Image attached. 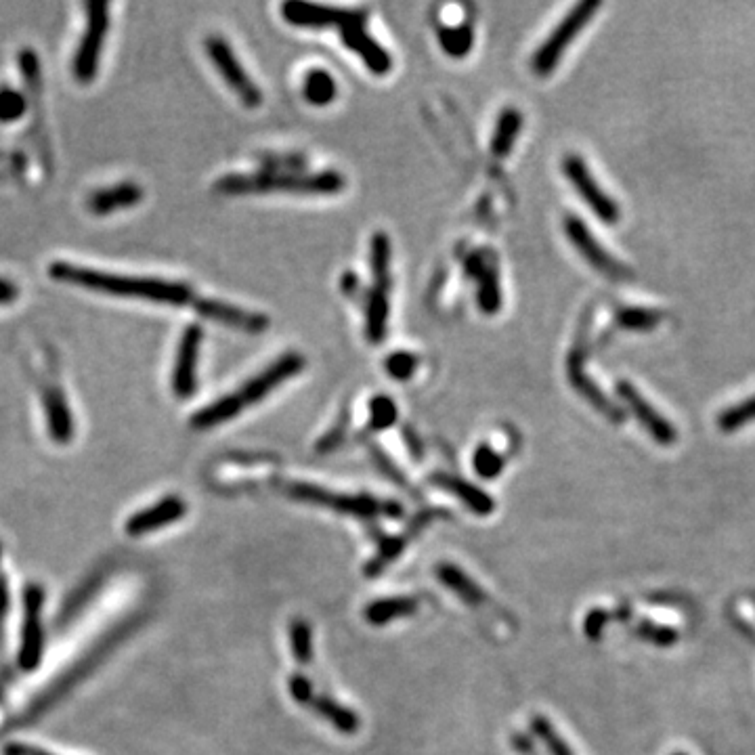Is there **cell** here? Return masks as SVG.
I'll list each match as a JSON object with an SVG mask.
<instances>
[{
	"mask_svg": "<svg viewBox=\"0 0 755 755\" xmlns=\"http://www.w3.org/2000/svg\"><path fill=\"white\" fill-rule=\"evenodd\" d=\"M49 275L57 282L74 284L78 288L95 290L112 296H124V298H143L151 302H160V305H175L185 307L193 305V290L187 284L181 282H166V279L158 277H137V275H116L105 273L89 267H78L72 263L57 261L49 267Z\"/></svg>",
	"mask_w": 755,
	"mask_h": 755,
	"instance_id": "cell-1",
	"label": "cell"
},
{
	"mask_svg": "<svg viewBox=\"0 0 755 755\" xmlns=\"http://www.w3.org/2000/svg\"><path fill=\"white\" fill-rule=\"evenodd\" d=\"M347 185L336 170L326 172H254V175H227L217 181V191L227 196H246V193H315V196H332Z\"/></svg>",
	"mask_w": 755,
	"mask_h": 755,
	"instance_id": "cell-2",
	"label": "cell"
},
{
	"mask_svg": "<svg viewBox=\"0 0 755 755\" xmlns=\"http://www.w3.org/2000/svg\"><path fill=\"white\" fill-rule=\"evenodd\" d=\"M598 9H600L598 0H584V3L575 5L567 13V17L560 21V24L552 30V34L533 53L531 70L535 76L546 78L558 68V63L560 59H563L567 47L577 38V34L590 24Z\"/></svg>",
	"mask_w": 755,
	"mask_h": 755,
	"instance_id": "cell-3",
	"label": "cell"
},
{
	"mask_svg": "<svg viewBox=\"0 0 755 755\" xmlns=\"http://www.w3.org/2000/svg\"><path fill=\"white\" fill-rule=\"evenodd\" d=\"M86 13H89V19H86V28L74 55V76L89 84L99 72L105 36L110 30V5L93 0L86 5Z\"/></svg>",
	"mask_w": 755,
	"mask_h": 755,
	"instance_id": "cell-4",
	"label": "cell"
},
{
	"mask_svg": "<svg viewBox=\"0 0 755 755\" xmlns=\"http://www.w3.org/2000/svg\"><path fill=\"white\" fill-rule=\"evenodd\" d=\"M288 493L294 500L311 502L317 506H326L342 514H355V516H376V514H399L401 508L395 502H378L368 495H344V493H332L328 489H321L307 483H294L288 487Z\"/></svg>",
	"mask_w": 755,
	"mask_h": 755,
	"instance_id": "cell-5",
	"label": "cell"
},
{
	"mask_svg": "<svg viewBox=\"0 0 755 755\" xmlns=\"http://www.w3.org/2000/svg\"><path fill=\"white\" fill-rule=\"evenodd\" d=\"M305 365H307V359L294 351L277 357L269 368H265L261 374H256L252 380H248L240 391L231 393L235 407L240 409V414H242L246 407L256 405L258 401H263L267 395H271L279 384H284L286 380L300 374L302 370H305Z\"/></svg>",
	"mask_w": 755,
	"mask_h": 755,
	"instance_id": "cell-6",
	"label": "cell"
},
{
	"mask_svg": "<svg viewBox=\"0 0 755 755\" xmlns=\"http://www.w3.org/2000/svg\"><path fill=\"white\" fill-rule=\"evenodd\" d=\"M365 21H368V13L365 11H349L338 26L340 38L344 47L353 51L372 74L386 76L393 68V59L380 47V42L368 32V28H365Z\"/></svg>",
	"mask_w": 755,
	"mask_h": 755,
	"instance_id": "cell-7",
	"label": "cell"
},
{
	"mask_svg": "<svg viewBox=\"0 0 755 755\" xmlns=\"http://www.w3.org/2000/svg\"><path fill=\"white\" fill-rule=\"evenodd\" d=\"M563 227H565L569 242L577 248V252L581 256H584V261L594 267V271H598L600 275L609 277V279H615V282H621V279H630L634 275L630 267H625L623 263L617 261L615 256H611V252L596 240L594 233L590 231V227L579 217H575V214H569V217H565Z\"/></svg>",
	"mask_w": 755,
	"mask_h": 755,
	"instance_id": "cell-8",
	"label": "cell"
},
{
	"mask_svg": "<svg viewBox=\"0 0 755 755\" xmlns=\"http://www.w3.org/2000/svg\"><path fill=\"white\" fill-rule=\"evenodd\" d=\"M206 53L214 63V68L219 70V74L229 84V89L242 99L246 107H258L263 103L261 89H258L256 82L246 74L240 59L235 57L233 49L221 36H210L206 40Z\"/></svg>",
	"mask_w": 755,
	"mask_h": 755,
	"instance_id": "cell-9",
	"label": "cell"
},
{
	"mask_svg": "<svg viewBox=\"0 0 755 755\" xmlns=\"http://www.w3.org/2000/svg\"><path fill=\"white\" fill-rule=\"evenodd\" d=\"M563 172H565V177L569 179V183L575 187V191L581 196V200H584L590 206V210L596 214V217L602 223L615 225L619 221L617 202L598 185V181L594 179V175H592L584 160H581L575 154L565 156Z\"/></svg>",
	"mask_w": 755,
	"mask_h": 755,
	"instance_id": "cell-10",
	"label": "cell"
},
{
	"mask_svg": "<svg viewBox=\"0 0 755 755\" xmlns=\"http://www.w3.org/2000/svg\"><path fill=\"white\" fill-rule=\"evenodd\" d=\"M42 604H45V592H42V588L28 586L24 594V625H21V644L17 655V663L24 672L36 670L42 659V646H45Z\"/></svg>",
	"mask_w": 755,
	"mask_h": 755,
	"instance_id": "cell-11",
	"label": "cell"
},
{
	"mask_svg": "<svg viewBox=\"0 0 755 755\" xmlns=\"http://www.w3.org/2000/svg\"><path fill=\"white\" fill-rule=\"evenodd\" d=\"M615 393L657 445L672 447L678 441L676 426L670 420H667L663 414H659L657 409L640 395V391L632 382L619 380L615 384Z\"/></svg>",
	"mask_w": 755,
	"mask_h": 755,
	"instance_id": "cell-12",
	"label": "cell"
},
{
	"mask_svg": "<svg viewBox=\"0 0 755 755\" xmlns=\"http://www.w3.org/2000/svg\"><path fill=\"white\" fill-rule=\"evenodd\" d=\"M567 378L571 382V386L575 388V391L584 397L598 414H602L604 418H609V422L613 424H623L625 420V412L623 407L619 403H615L607 393L602 391V388L598 386V382L586 372V365H584V353H581L579 347H575L571 353H569V359H567Z\"/></svg>",
	"mask_w": 755,
	"mask_h": 755,
	"instance_id": "cell-13",
	"label": "cell"
},
{
	"mask_svg": "<svg viewBox=\"0 0 755 755\" xmlns=\"http://www.w3.org/2000/svg\"><path fill=\"white\" fill-rule=\"evenodd\" d=\"M202 340H204V330L200 326L185 328L181 336L177 359H175V372H172V391H175V395L181 399H189L198 388L196 368H198Z\"/></svg>",
	"mask_w": 755,
	"mask_h": 755,
	"instance_id": "cell-14",
	"label": "cell"
},
{
	"mask_svg": "<svg viewBox=\"0 0 755 755\" xmlns=\"http://www.w3.org/2000/svg\"><path fill=\"white\" fill-rule=\"evenodd\" d=\"M193 309L210 321L223 323V326L227 328H235L246 334H261L269 328V319L265 315L227 305V302H221V300L202 298L193 302Z\"/></svg>",
	"mask_w": 755,
	"mask_h": 755,
	"instance_id": "cell-15",
	"label": "cell"
},
{
	"mask_svg": "<svg viewBox=\"0 0 755 755\" xmlns=\"http://www.w3.org/2000/svg\"><path fill=\"white\" fill-rule=\"evenodd\" d=\"M187 514V504L179 498V495H168V498L160 500L156 506H149L137 514H133L131 519L126 521V533L131 537H141L147 533L160 531L168 525H175L181 521Z\"/></svg>",
	"mask_w": 755,
	"mask_h": 755,
	"instance_id": "cell-16",
	"label": "cell"
},
{
	"mask_svg": "<svg viewBox=\"0 0 755 755\" xmlns=\"http://www.w3.org/2000/svg\"><path fill=\"white\" fill-rule=\"evenodd\" d=\"M42 407H45L51 439L59 445H68L74 439V416L66 395H63L57 384L45 386V391H42Z\"/></svg>",
	"mask_w": 755,
	"mask_h": 755,
	"instance_id": "cell-17",
	"label": "cell"
},
{
	"mask_svg": "<svg viewBox=\"0 0 755 755\" xmlns=\"http://www.w3.org/2000/svg\"><path fill=\"white\" fill-rule=\"evenodd\" d=\"M347 13L349 9L298 3V0L282 5L284 19L296 28H338Z\"/></svg>",
	"mask_w": 755,
	"mask_h": 755,
	"instance_id": "cell-18",
	"label": "cell"
},
{
	"mask_svg": "<svg viewBox=\"0 0 755 755\" xmlns=\"http://www.w3.org/2000/svg\"><path fill=\"white\" fill-rule=\"evenodd\" d=\"M466 273L479 282V307L487 315H495L502 309V290L498 271L493 265L485 263V258L474 254L468 258Z\"/></svg>",
	"mask_w": 755,
	"mask_h": 755,
	"instance_id": "cell-19",
	"label": "cell"
},
{
	"mask_svg": "<svg viewBox=\"0 0 755 755\" xmlns=\"http://www.w3.org/2000/svg\"><path fill=\"white\" fill-rule=\"evenodd\" d=\"M433 483L449 493L456 495V498L460 502H464L466 508H470L474 514H491L493 508H495V502L491 495H487L485 491H481L479 487H474L466 481H462L460 477H453V474H447V472H437L433 477Z\"/></svg>",
	"mask_w": 755,
	"mask_h": 755,
	"instance_id": "cell-20",
	"label": "cell"
},
{
	"mask_svg": "<svg viewBox=\"0 0 755 755\" xmlns=\"http://www.w3.org/2000/svg\"><path fill=\"white\" fill-rule=\"evenodd\" d=\"M143 200V189L137 183H120L107 189L95 191L89 206L95 214H112L116 210L133 208Z\"/></svg>",
	"mask_w": 755,
	"mask_h": 755,
	"instance_id": "cell-21",
	"label": "cell"
},
{
	"mask_svg": "<svg viewBox=\"0 0 755 755\" xmlns=\"http://www.w3.org/2000/svg\"><path fill=\"white\" fill-rule=\"evenodd\" d=\"M388 294L391 290L372 286L368 300H365V336L372 344H380L388 332V315H391Z\"/></svg>",
	"mask_w": 755,
	"mask_h": 755,
	"instance_id": "cell-22",
	"label": "cell"
},
{
	"mask_svg": "<svg viewBox=\"0 0 755 755\" xmlns=\"http://www.w3.org/2000/svg\"><path fill=\"white\" fill-rule=\"evenodd\" d=\"M523 131V114L516 107H506L500 114L491 137V151L495 158H508L510 151Z\"/></svg>",
	"mask_w": 755,
	"mask_h": 755,
	"instance_id": "cell-23",
	"label": "cell"
},
{
	"mask_svg": "<svg viewBox=\"0 0 755 755\" xmlns=\"http://www.w3.org/2000/svg\"><path fill=\"white\" fill-rule=\"evenodd\" d=\"M418 600L407 596H395V598H382L372 602L368 609L363 611V617L372 625H386L399 617H409L418 611Z\"/></svg>",
	"mask_w": 755,
	"mask_h": 755,
	"instance_id": "cell-24",
	"label": "cell"
},
{
	"mask_svg": "<svg viewBox=\"0 0 755 755\" xmlns=\"http://www.w3.org/2000/svg\"><path fill=\"white\" fill-rule=\"evenodd\" d=\"M309 707L315 711L317 716H321L323 720H328L336 730L344 732V735H355V732L361 726L359 716L355 714L353 709H347V707L340 705L338 701H334L328 695L313 697V701H311Z\"/></svg>",
	"mask_w": 755,
	"mask_h": 755,
	"instance_id": "cell-25",
	"label": "cell"
},
{
	"mask_svg": "<svg viewBox=\"0 0 755 755\" xmlns=\"http://www.w3.org/2000/svg\"><path fill=\"white\" fill-rule=\"evenodd\" d=\"M435 575L441 579V584L445 588H449L453 594H458L464 602L470 604V607H479V604L487 600L485 592L456 565H439Z\"/></svg>",
	"mask_w": 755,
	"mask_h": 755,
	"instance_id": "cell-26",
	"label": "cell"
},
{
	"mask_svg": "<svg viewBox=\"0 0 755 755\" xmlns=\"http://www.w3.org/2000/svg\"><path fill=\"white\" fill-rule=\"evenodd\" d=\"M391 261H393V246L391 237L378 231L370 242V265H372V279L376 288L391 290Z\"/></svg>",
	"mask_w": 755,
	"mask_h": 755,
	"instance_id": "cell-27",
	"label": "cell"
},
{
	"mask_svg": "<svg viewBox=\"0 0 755 755\" xmlns=\"http://www.w3.org/2000/svg\"><path fill=\"white\" fill-rule=\"evenodd\" d=\"M338 95L336 80L326 70H311L302 82V97L315 107L330 105Z\"/></svg>",
	"mask_w": 755,
	"mask_h": 755,
	"instance_id": "cell-28",
	"label": "cell"
},
{
	"mask_svg": "<svg viewBox=\"0 0 755 755\" xmlns=\"http://www.w3.org/2000/svg\"><path fill=\"white\" fill-rule=\"evenodd\" d=\"M663 321V313L646 307H621L615 313V323L623 330L651 332Z\"/></svg>",
	"mask_w": 755,
	"mask_h": 755,
	"instance_id": "cell-29",
	"label": "cell"
},
{
	"mask_svg": "<svg viewBox=\"0 0 755 755\" xmlns=\"http://www.w3.org/2000/svg\"><path fill=\"white\" fill-rule=\"evenodd\" d=\"M755 422V395L732 405L718 416V428L722 433H735V430Z\"/></svg>",
	"mask_w": 755,
	"mask_h": 755,
	"instance_id": "cell-30",
	"label": "cell"
},
{
	"mask_svg": "<svg viewBox=\"0 0 755 755\" xmlns=\"http://www.w3.org/2000/svg\"><path fill=\"white\" fill-rule=\"evenodd\" d=\"M439 42L449 57H464L474 45V32L470 26L439 28Z\"/></svg>",
	"mask_w": 755,
	"mask_h": 755,
	"instance_id": "cell-31",
	"label": "cell"
},
{
	"mask_svg": "<svg viewBox=\"0 0 755 755\" xmlns=\"http://www.w3.org/2000/svg\"><path fill=\"white\" fill-rule=\"evenodd\" d=\"M292 653L298 663H309L313 659V632L305 619H296L290 628Z\"/></svg>",
	"mask_w": 755,
	"mask_h": 755,
	"instance_id": "cell-32",
	"label": "cell"
},
{
	"mask_svg": "<svg viewBox=\"0 0 755 755\" xmlns=\"http://www.w3.org/2000/svg\"><path fill=\"white\" fill-rule=\"evenodd\" d=\"M472 466H474V470H477L479 477L495 479L502 474V470L506 466V458L502 456V453L491 449L489 445H481L477 451H474Z\"/></svg>",
	"mask_w": 755,
	"mask_h": 755,
	"instance_id": "cell-33",
	"label": "cell"
},
{
	"mask_svg": "<svg viewBox=\"0 0 755 755\" xmlns=\"http://www.w3.org/2000/svg\"><path fill=\"white\" fill-rule=\"evenodd\" d=\"M531 730L535 732L537 739H542V743L548 747L550 755H575L573 749L565 743V739L558 735V732L552 728V724L542 718V716H535L531 720Z\"/></svg>",
	"mask_w": 755,
	"mask_h": 755,
	"instance_id": "cell-34",
	"label": "cell"
},
{
	"mask_svg": "<svg viewBox=\"0 0 755 755\" xmlns=\"http://www.w3.org/2000/svg\"><path fill=\"white\" fill-rule=\"evenodd\" d=\"M634 634L644 642L659 646V649H670V646H674L680 640L678 630L667 628V625H655V623H649V621L640 623L638 628L634 630Z\"/></svg>",
	"mask_w": 755,
	"mask_h": 755,
	"instance_id": "cell-35",
	"label": "cell"
},
{
	"mask_svg": "<svg viewBox=\"0 0 755 755\" xmlns=\"http://www.w3.org/2000/svg\"><path fill=\"white\" fill-rule=\"evenodd\" d=\"M26 110L28 103L24 95L11 89V86L0 89V122H15L19 118H24Z\"/></svg>",
	"mask_w": 755,
	"mask_h": 755,
	"instance_id": "cell-36",
	"label": "cell"
},
{
	"mask_svg": "<svg viewBox=\"0 0 755 755\" xmlns=\"http://www.w3.org/2000/svg\"><path fill=\"white\" fill-rule=\"evenodd\" d=\"M370 426L374 430H386L391 428L397 420V407L391 397L378 395L370 401Z\"/></svg>",
	"mask_w": 755,
	"mask_h": 755,
	"instance_id": "cell-37",
	"label": "cell"
},
{
	"mask_svg": "<svg viewBox=\"0 0 755 755\" xmlns=\"http://www.w3.org/2000/svg\"><path fill=\"white\" fill-rule=\"evenodd\" d=\"M384 368L395 380H409L418 368V357L409 351H395L384 359Z\"/></svg>",
	"mask_w": 755,
	"mask_h": 755,
	"instance_id": "cell-38",
	"label": "cell"
},
{
	"mask_svg": "<svg viewBox=\"0 0 755 755\" xmlns=\"http://www.w3.org/2000/svg\"><path fill=\"white\" fill-rule=\"evenodd\" d=\"M19 68L32 89L40 91V61L32 49H24L19 53Z\"/></svg>",
	"mask_w": 755,
	"mask_h": 755,
	"instance_id": "cell-39",
	"label": "cell"
},
{
	"mask_svg": "<svg viewBox=\"0 0 755 755\" xmlns=\"http://www.w3.org/2000/svg\"><path fill=\"white\" fill-rule=\"evenodd\" d=\"M290 695H292V699L296 703L309 707L311 701H313V684H311V680L307 676H302V674L290 678Z\"/></svg>",
	"mask_w": 755,
	"mask_h": 755,
	"instance_id": "cell-40",
	"label": "cell"
},
{
	"mask_svg": "<svg viewBox=\"0 0 755 755\" xmlns=\"http://www.w3.org/2000/svg\"><path fill=\"white\" fill-rule=\"evenodd\" d=\"M607 619H609L607 613L600 611V609H594V611L586 617V621H584V632H586V636L592 638V640H598L600 634H602V630H604V625H607Z\"/></svg>",
	"mask_w": 755,
	"mask_h": 755,
	"instance_id": "cell-41",
	"label": "cell"
},
{
	"mask_svg": "<svg viewBox=\"0 0 755 755\" xmlns=\"http://www.w3.org/2000/svg\"><path fill=\"white\" fill-rule=\"evenodd\" d=\"M5 755H55V753L36 747V745H28V743H11L5 747Z\"/></svg>",
	"mask_w": 755,
	"mask_h": 755,
	"instance_id": "cell-42",
	"label": "cell"
},
{
	"mask_svg": "<svg viewBox=\"0 0 755 755\" xmlns=\"http://www.w3.org/2000/svg\"><path fill=\"white\" fill-rule=\"evenodd\" d=\"M19 296V288L11 282V279L0 277V305H9Z\"/></svg>",
	"mask_w": 755,
	"mask_h": 755,
	"instance_id": "cell-43",
	"label": "cell"
},
{
	"mask_svg": "<svg viewBox=\"0 0 755 755\" xmlns=\"http://www.w3.org/2000/svg\"><path fill=\"white\" fill-rule=\"evenodd\" d=\"M7 604H9V598H7V586H5V579L0 577V617L5 615Z\"/></svg>",
	"mask_w": 755,
	"mask_h": 755,
	"instance_id": "cell-44",
	"label": "cell"
},
{
	"mask_svg": "<svg viewBox=\"0 0 755 755\" xmlns=\"http://www.w3.org/2000/svg\"><path fill=\"white\" fill-rule=\"evenodd\" d=\"M0 558H3V544H0Z\"/></svg>",
	"mask_w": 755,
	"mask_h": 755,
	"instance_id": "cell-45",
	"label": "cell"
},
{
	"mask_svg": "<svg viewBox=\"0 0 755 755\" xmlns=\"http://www.w3.org/2000/svg\"><path fill=\"white\" fill-rule=\"evenodd\" d=\"M676 755H684V753H676Z\"/></svg>",
	"mask_w": 755,
	"mask_h": 755,
	"instance_id": "cell-46",
	"label": "cell"
}]
</instances>
